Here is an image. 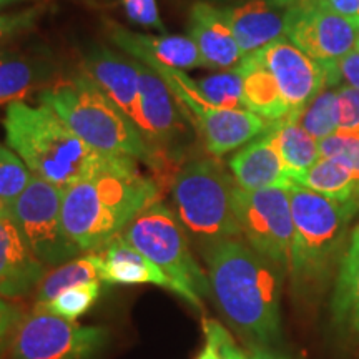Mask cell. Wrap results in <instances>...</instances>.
Wrapping results in <instances>:
<instances>
[{
	"label": "cell",
	"instance_id": "obj_1",
	"mask_svg": "<svg viewBox=\"0 0 359 359\" xmlns=\"http://www.w3.org/2000/svg\"><path fill=\"white\" fill-rule=\"evenodd\" d=\"M210 296L251 348H271L281 336L285 269L243 241L230 238L201 248Z\"/></svg>",
	"mask_w": 359,
	"mask_h": 359
},
{
	"label": "cell",
	"instance_id": "obj_2",
	"mask_svg": "<svg viewBox=\"0 0 359 359\" xmlns=\"http://www.w3.org/2000/svg\"><path fill=\"white\" fill-rule=\"evenodd\" d=\"M156 201H160L158 185L140 173L137 161L125 158L64 188L62 218L67 235L80 251L93 253Z\"/></svg>",
	"mask_w": 359,
	"mask_h": 359
},
{
	"label": "cell",
	"instance_id": "obj_3",
	"mask_svg": "<svg viewBox=\"0 0 359 359\" xmlns=\"http://www.w3.org/2000/svg\"><path fill=\"white\" fill-rule=\"evenodd\" d=\"M4 132L7 145L32 175L62 190L125 160L98 154L45 103L37 107L22 100L8 103Z\"/></svg>",
	"mask_w": 359,
	"mask_h": 359
},
{
	"label": "cell",
	"instance_id": "obj_4",
	"mask_svg": "<svg viewBox=\"0 0 359 359\" xmlns=\"http://www.w3.org/2000/svg\"><path fill=\"white\" fill-rule=\"evenodd\" d=\"M294 236L288 278L303 302L316 299L339 266L349 224L359 212V201H339L293 183L288 188Z\"/></svg>",
	"mask_w": 359,
	"mask_h": 359
},
{
	"label": "cell",
	"instance_id": "obj_5",
	"mask_svg": "<svg viewBox=\"0 0 359 359\" xmlns=\"http://www.w3.org/2000/svg\"><path fill=\"white\" fill-rule=\"evenodd\" d=\"M40 103L52 107L98 154L132 158L151 168L161 165L158 148L147 142L137 125L90 75L60 80L40 93Z\"/></svg>",
	"mask_w": 359,
	"mask_h": 359
},
{
	"label": "cell",
	"instance_id": "obj_6",
	"mask_svg": "<svg viewBox=\"0 0 359 359\" xmlns=\"http://www.w3.org/2000/svg\"><path fill=\"white\" fill-rule=\"evenodd\" d=\"M233 175L215 160H193L173 182L175 213L185 231L201 248L218 241L241 238L236 218Z\"/></svg>",
	"mask_w": 359,
	"mask_h": 359
},
{
	"label": "cell",
	"instance_id": "obj_7",
	"mask_svg": "<svg viewBox=\"0 0 359 359\" xmlns=\"http://www.w3.org/2000/svg\"><path fill=\"white\" fill-rule=\"evenodd\" d=\"M122 236L168 276L175 293L203 311V299L210 296L208 275L193 257L177 213L156 201L128 223Z\"/></svg>",
	"mask_w": 359,
	"mask_h": 359
},
{
	"label": "cell",
	"instance_id": "obj_8",
	"mask_svg": "<svg viewBox=\"0 0 359 359\" xmlns=\"http://www.w3.org/2000/svg\"><path fill=\"white\" fill-rule=\"evenodd\" d=\"M168 85L180 111L195 125L203 138L206 150L213 156H223L268 132L275 122L246 109H219L196 88V83L183 70L163 65H147Z\"/></svg>",
	"mask_w": 359,
	"mask_h": 359
},
{
	"label": "cell",
	"instance_id": "obj_9",
	"mask_svg": "<svg viewBox=\"0 0 359 359\" xmlns=\"http://www.w3.org/2000/svg\"><path fill=\"white\" fill-rule=\"evenodd\" d=\"M62 195V188L34 175L25 191L8 205L20 235L45 266H58L82 255L65 231Z\"/></svg>",
	"mask_w": 359,
	"mask_h": 359
},
{
	"label": "cell",
	"instance_id": "obj_10",
	"mask_svg": "<svg viewBox=\"0 0 359 359\" xmlns=\"http://www.w3.org/2000/svg\"><path fill=\"white\" fill-rule=\"evenodd\" d=\"M110 341L103 326H82L47 311L22 316L11 338L12 359H95Z\"/></svg>",
	"mask_w": 359,
	"mask_h": 359
},
{
	"label": "cell",
	"instance_id": "obj_11",
	"mask_svg": "<svg viewBox=\"0 0 359 359\" xmlns=\"http://www.w3.org/2000/svg\"><path fill=\"white\" fill-rule=\"evenodd\" d=\"M235 208L241 238L288 275L294 236L288 188L250 191L238 187Z\"/></svg>",
	"mask_w": 359,
	"mask_h": 359
},
{
	"label": "cell",
	"instance_id": "obj_12",
	"mask_svg": "<svg viewBox=\"0 0 359 359\" xmlns=\"http://www.w3.org/2000/svg\"><path fill=\"white\" fill-rule=\"evenodd\" d=\"M286 39L326 70L356 48L359 27L321 0H296L288 11Z\"/></svg>",
	"mask_w": 359,
	"mask_h": 359
},
{
	"label": "cell",
	"instance_id": "obj_13",
	"mask_svg": "<svg viewBox=\"0 0 359 359\" xmlns=\"http://www.w3.org/2000/svg\"><path fill=\"white\" fill-rule=\"evenodd\" d=\"M253 53L268 69L278 92L290 109V116L302 111L309 100L326 88L327 79L323 65L299 50L286 37Z\"/></svg>",
	"mask_w": 359,
	"mask_h": 359
},
{
	"label": "cell",
	"instance_id": "obj_14",
	"mask_svg": "<svg viewBox=\"0 0 359 359\" xmlns=\"http://www.w3.org/2000/svg\"><path fill=\"white\" fill-rule=\"evenodd\" d=\"M140 97L137 128L155 148L168 145L182 133V116L167 82L156 72L138 62Z\"/></svg>",
	"mask_w": 359,
	"mask_h": 359
},
{
	"label": "cell",
	"instance_id": "obj_15",
	"mask_svg": "<svg viewBox=\"0 0 359 359\" xmlns=\"http://www.w3.org/2000/svg\"><path fill=\"white\" fill-rule=\"evenodd\" d=\"M288 11L290 6H278L271 0H248L219 8L243 55L286 37Z\"/></svg>",
	"mask_w": 359,
	"mask_h": 359
},
{
	"label": "cell",
	"instance_id": "obj_16",
	"mask_svg": "<svg viewBox=\"0 0 359 359\" xmlns=\"http://www.w3.org/2000/svg\"><path fill=\"white\" fill-rule=\"evenodd\" d=\"M271 128L241 147L228 163L233 178L241 190L253 191L264 188H290L293 185Z\"/></svg>",
	"mask_w": 359,
	"mask_h": 359
},
{
	"label": "cell",
	"instance_id": "obj_17",
	"mask_svg": "<svg viewBox=\"0 0 359 359\" xmlns=\"http://www.w3.org/2000/svg\"><path fill=\"white\" fill-rule=\"evenodd\" d=\"M45 264L27 245L11 215L0 219V298H20L39 288Z\"/></svg>",
	"mask_w": 359,
	"mask_h": 359
},
{
	"label": "cell",
	"instance_id": "obj_18",
	"mask_svg": "<svg viewBox=\"0 0 359 359\" xmlns=\"http://www.w3.org/2000/svg\"><path fill=\"white\" fill-rule=\"evenodd\" d=\"M111 40L118 48L145 65H163L177 70L203 67L198 47L188 35H147L120 25L111 27Z\"/></svg>",
	"mask_w": 359,
	"mask_h": 359
},
{
	"label": "cell",
	"instance_id": "obj_19",
	"mask_svg": "<svg viewBox=\"0 0 359 359\" xmlns=\"http://www.w3.org/2000/svg\"><path fill=\"white\" fill-rule=\"evenodd\" d=\"M188 37L198 47L205 69L231 70L245 57L219 8L210 4L198 2L191 7Z\"/></svg>",
	"mask_w": 359,
	"mask_h": 359
},
{
	"label": "cell",
	"instance_id": "obj_20",
	"mask_svg": "<svg viewBox=\"0 0 359 359\" xmlns=\"http://www.w3.org/2000/svg\"><path fill=\"white\" fill-rule=\"evenodd\" d=\"M100 255V281L107 285H155L173 291L168 276L145 255L133 248L127 240L116 235L102 250Z\"/></svg>",
	"mask_w": 359,
	"mask_h": 359
},
{
	"label": "cell",
	"instance_id": "obj_21",
	"mask_svg": "<svg viewBox=\"0 0 359 359\" xmlns=\"http://www.w3.org/2000/svg\"><path fill=\"white\" fill-rule=\"evenodd\" d=\"M85 74L125 111L135 123L140 97V70L137 62H127L107 48L92 52L85 60Z\"/></svg>",
	"mask_w": 359,
	"mask_h": 359
},
{
	"label": "cell",
	"instance_id": "obj_22",
	"mask_svg": "<svg viewBox=\"0 0 359 359\" xmlns=\"http://www.w3.org/2000/svg\"><path fill=\"white\" fill-rule=\"evenodd\" d=\"M331 311L341 330L359 336V226L353 230L339 262Z\"/></svg>",
	"mask_w": 359,
	"mask_h": 359
},
{
	"label": "cell",
	"instance_id": "obj_23",
	"mask_svg": "<svg viewBox=\"0 0 359 359\" xmlns=\"http://www.w3.org/2000/svg\"><path fill=\"white\" fill-rule=\"evenodd\" d=\"M273 135L280 150L283 163L288 170L293 183L298 182L309 168L320 160V147L302 125L294 120L283 118L273 123Z\"/></svg>",
	"mask_w": 359,
	"mask_h": 359
},
{
	"label": "cell",
	"instance_id": "obj_24",
	"mask_svg": "<svg viewBox=\"0 0 359 359\" xmlns=\"http://www.w3.org/2000/svg\"><path fill=\"white\" fill-rule=\"evenodd\" d=\"M92 281H100V255L98 251L79 255L77 258L58 264L55 269L47 273L37 288V299H35L34 309H43L53 298H57L58 294L72 286Z\"/></svg>",
	"mask_w": 359,
	"mask_h": 359
},
{
	"label": "cell",
	"instance_id": "obj_25",
	"mask_svg": "<svg viewBox=\"0 0 359 359\" xmlns=\"http://www.w3.org/2000/svg\"><path fill=\"white\" fill-rule=\"evenodd\" d=\"M296 183L320 193V195H325L327 198L359 201L356 178L351 170L338 160L320 158Z\"/></svg>",
	"mask_w": 359,
	"mask_h": 359
},
{
	"label": "cell",
	"instance_id": "obj_26",
	"mask_svg": "<svg viewBox=\"0 0 359 359\" xmlns=\"http://www.w3.org/2000/svg\"><path fill=\"white\" fill-rule=\"evenodd\" d=\"M338 88L326 87L313 100H309L302 111L290 118L302 125L313 138L320 142L338 132Z\"/></svg>",
	"mask_w": 359,
	"mask_h": 359
},
{
	"label": "cell",
	"instance_id": "obj_27",
	"mask_svg": "<svg viewBox=\"0 0 359 359\" xmlns=\"http://www.w3.org/2000/svg\"><path fill=\"white\" fill-rule=\"evenodd\" d=\"M39 69L29 58L0 52V103L20 100L37 83Z\"/></svg>",
	"mask_w": 359,
	"mask_h": 359
},
{
	"label": "cell",
	"instance_id": "obj_28",
	"mask_svg": "<svg viewBox=\"0 0 359 359\" xmlns=\"http://www.w3.org/2000/svg\"><path fill=\"white\" fill-rule=\"evenodd\" d=\"M196 88L212 105L219 109H245L243 79L236 69L223 70L198 80Z\"/></svg>",
	"mask_w": 359,
	"mask_h": 359
},
{
	"label": "cell",
	"instance_id": "obj_29",
	"mask_svg": "<svg viewBox=\"0 0 359 359\" xmlns=\"http://www.w3.org/2000/svg\"><path fill=\"white\" fill-rule=\"evenodd\" d=\"M100 294L102 281L82 283V285L65 290L64 293L53 298L43 309H37V311H47L55 314V316L65 318V320L77 321L80 316H83L97 303Z\"/></svg>",
	"mask_w": 359,
	"mask_h": 359
},
{
	"label": "cell",
	"instance_id": "obj_30",
	"mask_svg": "<svg viewBox=\"0 0 359 359\" xmlns=\"http://www.w3.org/2000/svg\"><path fill=\"white\" fill-rule=\"evenodd\" d=\"M32 177L24 160L11 147L0 145V201L12 205L25 191Z\"/></svg>",
	"mask_w": 359,
	"mask_h": 359
},
{
	"label": "cell",
	"instance_id": "obj_31",
	"mask_svg": "<svg viewBox=\"0 0 359 359\" xmlns=\"http://www.w3.org/2000/svg\"><path fill=\"white\" fill-rule=\"evenodd\" d=\"M205 346L196 359H250L236 346L233 336L217 320H203Z\"/></svg>",
	"mask_w": 359,
	"mask_h": 359
},
{
	"label": "cell",
	"instance_id": "obj_32",
	"mask_svg": "<svg viewBox=\"0 0 359 359\" xmlns=\"http://www.w3.org/2000/svg\"><path fill=\"white\" fill-rule=\"evenodd\" d=\"M320 158L338 160L351 170L359 188V135L336 132L318 142Z\"/></svg>",
	"mask_w": 359,
	"mask_h": 359
},
{
	"label": "cell",
	"instance_id": "obj_33",
	"mask_svg": "<svg viewBox=\"0 0 359 359\" xmlns=\"http://www.w3.org/2000/svg\"><path fill=\"white\" fill-rule=\"evenodd\" d=\"M338 132L359 135V88L343 87L338 88Z\"/></svg>",
	"mask_w": 359,
	"mask_h": 359
},
{
	"label": "cell",
	"instance_id": "obj_34",
	"mask_svg": "<svg viewBox=\"0 0 359 359\" xmlns=\"http://www.w3.org/2000/svg\"><path fill=\"white\" fill-rule=\"evenodd\" d=\"M326 87H334L339 82H344L348 87L359 88V48L341 57L333 67L326 70Z\"/></svg>",
	"mask_w": 359,
	"mask_h": 359
},
{
	"label": "cell",
	"instance_id": "obj_35",
	"mask_svg": "<svg viewBox=\"0 0 359 359\" xmlns=\"http://www.w3.org/2000/svg\"><path fill=\"white\" fill-rule=\"evenodd\" d=\"M122 6L128 19L135 24L165 32V25L161 22L156 0H122Z\"/></svg>",
	"mask_w": 359,
	"mask_h": 359
},
{
	"label": "cell",
	"instance_id": "obj_36",
	"mask_svg": "<svg viewBox=\"0 0 359 359\" xmlns=\"http://www.w3.org/2000/svg\"><path fill=\"white\" fill-rule=\"evenodd\" d=\"M40 15V8H29L19 13H0V42L32 29Z\"/></svg>",
	"mask_w": 359,
	"mask_h": 359
},
{
	"label": "cell",
	"instance_id": "obj_37",
	"mask_svg": "<svg viewBox=\"0 0 359 359\" xmlns=\"http://www.w3.org/2000/svg\"><path fill=\"white\" fill-rule=\"evenodd\" d=\"M20 311L0 298V353L6 348L8 338H12L13 330L20 321Z\"/></svg>",
	"mask_w": 359,
	"mask_h": 359
},
{
	"label": "cell",
	"instance_id": "obj_38",
	"mask_svg": "<svg viewBox=\"0 0 359 359\" xmlns=\"http://www.w3.org/2000/svg\"><path fill=\"white\" fill-rule=\"evenodd\" d=\"M331 11L359 27V0H321Z\"/></svg>",
	"mask_w": 359,
	"mask_h": 359
},
{
	"label": "cell",
	"instance_id": "obj_39",
	"mask_svg": "<svg viewBox=\"0 0 359 359\" xmlns=\"http://www.w3.org/2000/svg\"><path fill=\"white\" fill-rule=\"evenodd\" d=\"M250 359H291V358L285 356V354L273 351L271 348H255L253 351H251Z\"/></svg>",
	"mask_w": 359,
	"mask_h": 359
},
{
	"label": "cell",
	"instance_id": "obj_40",
	"mask_svg": "<svg viewBox=\"0 0 359 359\" xmlns=\"http://www.w3.org/2000/svg\"><path fill=\"white\" fill-rule=\"evenodd\" d=\"M6 217H8V206L4 201H0V219Z\"/></svg>",
	"mask_w": 359,
	"mask_h": 359
},
{
	"label": "cell",
	"instance_id": "obj_41",
	"mask_svg": "<svg viewBox=\"0 0 359 359\" xmlns=\"http://www.w3.org/2000/svg\"><path fill=\"white\" fill-rule=\"evenodd\" d=\"M271 2L278 4V6H285V7H288V6H291V4H293V2H296V0H271Z\"/></svg>",
	"mask_w": 359,
	"mask_h": 359
},
{
	"label": "cell",
	"instance_id": "obj_42",
	"mask_svg": "<svg viewBox=\"0 0 359 359\" xmlns=\"http://www.w3.org/2000/svg\"><path fill=\"white\" fill-rule=\"evenodd\" d=\"M12 2H17V0H0V7L8 6V4H12Z\"/></svg>",
	"mask_w": 359,
	"mask_h": 359
},
{
	"label": "cell",
	"instance_id": "obj_43",
	"mask_svg": "<svg viewBox=\"0 0 359 359\" xmlns=\"http://www.w3.org/2000/svg\"><path fill=\"white\" fill-rule=\"evenodd\" d=\"M356 48H359V40H358V45H356Z\"/></svg>",
	"mask_w": 359,
	"mask_h": 359
}]
</instances>
